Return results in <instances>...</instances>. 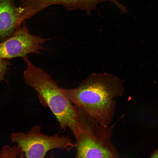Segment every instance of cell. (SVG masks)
<instances>
[{"instance_id": "obj_1", "label": "cell", "mask_w": 158, "mask_h": 158, "mask_svg": "<svg viewBox=\"0 0 158 158\" xmlns=\"http://www.w3.org/2000/svg\"><path fill=\"white\" fill-rule=\"evenodd\" d=\"M61 89L73 104L104 126L110 125L113 119L115 98L124 91L121 79L106 73L91 74L76 88Z\"/></svg>"}, {"instance_id": "obj_7", "label": "cell", "mask_w": 158, "mask_h": 158, "mask_svg": "<svg viewBox=\"0 0 158 158\" xmlns=\"http://www.w3.org/2000/svg\"><path fill=\"white\" fill-rule=\"evenodd\" d=\"M18 156L22 157L21 150L18 145L12 147L5 146L0 151V157H17Z\"/></svg>"}, {"instance_id": "obj_6", "label": "cell", "mask_w": 158, "mask_h": 158, "mask_svg": "<svg viewBox=\"0 0 158 158\" xmlns=\"http://www.w3.org/2000/svg\"><path fill=\"white\" fill-rule=\"evenodd\" d=\"M23 9L12 0H0V39L11 36L23 20Z\"/></svg>"}, {"instance_id": "obj_3", "label": "cell", "mask_w": 158, "mask_h": 158, "mask_svg": "<svg viewBox=\"0 0 158 158\" xmlns=\"http://www.w3.org/2000/svg\"><path fill=\"white\" fill-rule=\"evenodd\" d=\"M76 106L78 113L77 127L73 134L76 140L75 157H120L121 155L112 140L115 123L103 125L83 110Z\"/></svg>"}, {"instance_id": "obj_8", "label": "cell", "mask_w": 158, "mask_h": 158, "mask_svg": "<svg viewBox=\"0 0 158 158\" xmlns=\"http://www.w3.org/2000/svg\"><path fill=\"white\" fill-rule=\"evenodd\" d=\"M8 64L9 62L6 59H0V80L4 79Z\"/></svg>"}, {"instance_id": "obj_4", "label": "cell", "mask_w": 158, "mask_h": 158, "mask_svg": "<svg viewBox=\"0 0 158 158\" xmlns=\"http://www.w3.org/2000/svg\"><path fill=\"white\" fill-rule=\"evenodd\" d=\"M11 138L21 149L23 157L44 158L51 150L62 149L68 151L75 147L68 136L61 137L58 134L46 135L39 126H33L26 133H13Z\"/></svg>"}, {"instance_id": "obj_9", "label": "cell", "mask_w": 158, "mask_h": 158, "mask_svg": "<svg viewBox=\"0 0 158 158\" xmlns=\"http://www.w3.org/2000/svg\"><path fill=\"white\" fill-rule=\"evenodd\" d=\"M152 157H158V149L151 155Z\"/></svg>"}, {"instance_id": "obj_5", "label": "cell", "mask_w": 158, "mask_h": 158, "mask_svg": "<svg viewBox=\"0 0 158 158\" xmlns=\"http://www.w3.org/2000/svg\"><path fill=\"white\" fill-rule=\"evenodd\" d=\"M48 39L31 35L23 24L18 27L11 37L0 43V59L24 58L30 53L38 54L41 44Z\"/></svg>"}, {"instance_id": "obj_2", "label": "cell", "mask_w": 158, "mask_h": 158, "mask_svg": "<svg viewBox=\"0 0 158 158\" xmlns=\"http://www.w3.org/2000/svg\"><path fill=\"white\" fill-rule=\"evenodd\" d=\"M25 83L37 93L40 103L48 107L58 121L61 130L68 128L73 134L77 127L76 106L67 98L56 83L42 69L30 64L24 72Z\"/></svg>"}]
</instances>
